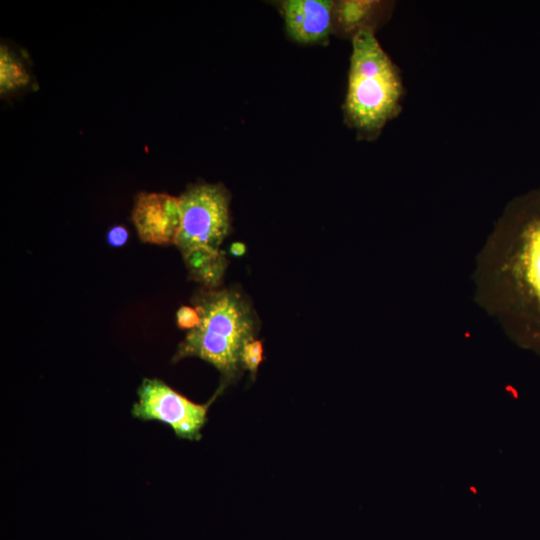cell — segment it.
Segmentation results:
<instances>
[{"mask_svg":"<svg viewBox=\"0 0 540 540\" xmlns=\"http://www.w3.org/2000/svg\"><path fill=\"white\" fill-rule=\"evenodd\" d=\"M374 4V1L366 0L341 1L337 7V13L341 24L345 28H354L358 26L366 19Z\"/></svg>","mask_w":540,"mask_h":540,"instance_id":"obj_10","label":"cell"},{"mask_svg":"<svg viewBox=\"0 0 540 540\" xmlns=\"http://www.w3.org/2000/svg\"><path fill=\"white\" fill-rule=\"evenodd\" d=\"M230 252L233 256H242L246 253V245L242 242H234L231 244Z\"/></svg>","mask_w":540,"mask_h":540,"instance_id":"obj_14","label":"cell"},{"mask_svg":"<svg viewBox=\"0 0 540 540\" xmlns=\"http://www.w3.org/2000/svg\"><path fill=\"white\" fill-rule=\"evenodd\" d=\"M182 225L176 246L182 254L205 247L219 251L230 231V194L220 183L190 185L180 196Z\"/></svg>","mask_w":540,"mask_h":540,"instance_id":"obj_3","label":"cell"},{"mask_svg":"<svg viewBox=\"0 0 540 540\" xmlns=\"http://www.w3.org/2000/svg\"><path fill=\"white\" fill-rule=\"evenodd\" d=\"M263 360V344L259 340L247 343L242 352V367L255 377L259 365Z\"/></svg>","mask_w":540,"mask_h":540,"instance_id":"obj_11","label":"cell"},{"mask_svg":"<svg viewBox=\"0 0 540 540\" xmlns=\"http://www.w3.org/2000/svg\"><path fill=\"white\" fill-rule=\"evenodd\" d=\"M189 272V278L206 289H218L221 285L228 262L222 252L205 247H197L182 254Z\"/></svg>","mask_w":540,"mask_h":540,"instance_id":"obj_8","label":"cell"},{"mask_svg":"<svg viewBox=\"0 0 540 540\" xmlns=\"http://www.w3.org/2000/svg\"><path fill=\"white\" fill-rule=\"evenodd\" d=\"M329 0H286L280 7L288 35L301 44L324 42L331 30L332 8Z\"/></svg>","mask_w":540,"mask_h":540,"instance_id":"obj_6","label":"cell"},{"mask_svg":"<svg viewBox=\"0 0 540 540\" xmlns=\"http://www.w3.org/2000/svg\"><path fill=\"white\" fill-rule=\"evenodd\" d=\"M132 407L135 418L168 425L181 439L199 440L210 403L197 404L157 378H144Z\"/></svg>","mask_w":540,"mask_h":540,"instance_id":"obj_4","label":"cell"},{"mask_svg":"<svg viewBox=\"0 0 540 540\" xmlns=\"http://www.w3.org/2000/svg\"><path fill=\"white\" fill-rule=\"evenodd\" d=\"M514 256V276L528 307L540 319V216L524 227Z\"/></svg>","mask_w":540,"mask_h":540,"instance_id":"obj_7","label":"cell"},{"mask_svg":"<svg viewBox=\"0 0 540 540\" xmlns=\"http://www.w3.org/2000/svg\"><path fill=\"white\" fill-rule=\"evenodd\" d=\"M402 83L397 68L370 28L359 29L352 40L345 111L363 132H376L399 109Z\"/></svg>","mask_w":540,"mask_h":540,"instance_id":"obj_2","label":"cell"},{"mask_svg":"<svg viewBox=\"0 0 540 540\" xmlns=\"http://www.w3.org/2000/svg\"><path fill=\"white\" fill-rule=\"evenodd\" d=\"M128 240V231L123 226H114L107 234L109 245L114 247L123 246Z\"/></svg>","mask_w":540,"mask_h":540,"instance_id":"obj_13","label":"cell"},{"mask_svg":"<svg viewBox=\"0 0 540 540\" xmlns=\"http://www.w3.org/2000/svg\"><path fill=\"white\" fill-rule=\"evenodd\" d=\"M176 323L181 329L192 330L200 324V316L194 307L183 305L176 313Z\"/></svg>","mask_w":540,"mask_h":540,"instance_id":"obj_12","label":"cell"},{"mask_svg":"<svg viewBox=\"0 0 540 540\" xmlns=\"http://www.w3.org/2000/svg\"><path fill=\"white\" fill-rule=\"evenodd\" d=\"M30 76L24 64L4 44L0 48V92L14 91L28 85Z\"/></svg>","mask_w":540,"mask_h":540,"instance_id":"obj_9","label":"cell"},{"mask_svg":"<svg viewBox=\"0 0 540 540\" xmlns=\"http://www.w3.org/2000/svg\"><path fill=\"white\" fill-rule=\"evenodd\" d=\"M131 216L142 242L176 244L182 225L179 197L166 193L139 192Z\"/></svg>","mask_w":540,"mask_h":540,"instance_id":"obj_5","label":"cell"},{"mask_svg":"<svg viewBox=\"0 0 540 540\" xmlns=\"http://www.w3.org/2000/svg\"><path fill=\"white\" fill-rule=\"evenodd\" d=\"M200 324L188 331L180 342L173 361L197 357L213 365L223 381L237 378L242 367V352L255 340L258 319L247 298L237 289H200L192 298Z\"/></svg>","mask_w":540,"mask_h":540,"instance_id":"obj_1","label":"cell"}]
</instances>
